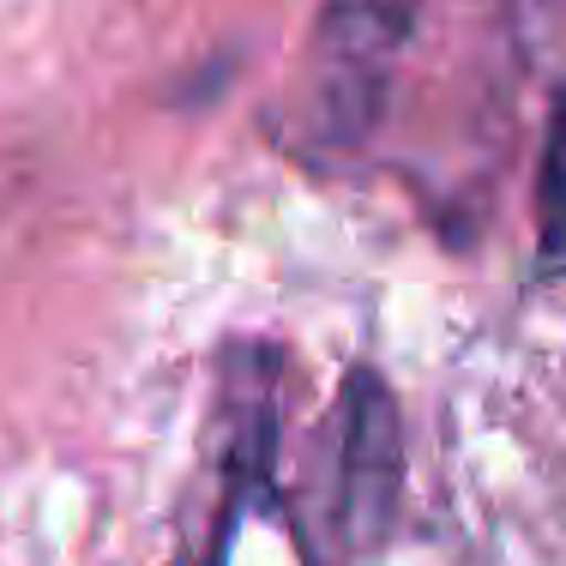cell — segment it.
Wrapping results in <instances>:
<instances>
[{
	"label": "cell",
	"instance_id": "3957f363",
	"mask_svg": "<svg viewBox=\"0 0 566 566\" xmlns=\"http://www.w3.org/2000/svg\"><path fill=\"white\" fill-rule=\"evenodd\" d=\"M536 241H543V260H566V91L555 97L543 169H536Z\"/></svg>",
	"mask_w": 566,
	"mask_h": 566
},
{
	"label": "cell",
	"instance_id": "6da1fadb",
	"mask_svg": "<svg viewBox=\"0 0 566 566\" xmlns=\"http://www.w3.org/2000/svg\"><path fill=\"white\" fill-rule=\"evenodd\" d=\"M422 0H319L314 24V115L332 145H356L380 120L398 55Z\"/></svg>",
	"mask_w": 566,
	"mask_h": 566
},
{
	"label": "cell",
	"instance_id": "7a4b0ae2",
	"mask_svg": "<svg viewBox=\"0 0 566 566\" xmlns=\"http://www.w3.org/2000/svg\"><path fill=\"white\" fill-rule=\"evenodd\" d=\"M403 501V422L398 398L374 368H349L338 392V447H332V512L356 555L380 548Z\"/></svg>",
	"mask_w": 566,
	"mask_h": 566
}]
</instances>
